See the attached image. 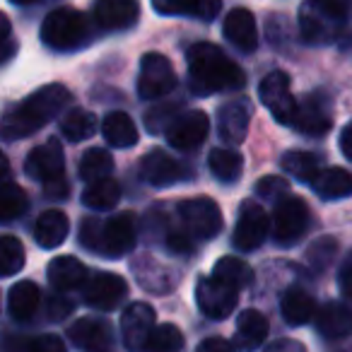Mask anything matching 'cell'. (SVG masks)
I'll return each mask as SVG.
<instances>
[{
  "mask_svg": "<svg viewBox=\"0 0 352 352\" xmlns=\"http://www.w3.org/2000/svg\"><path fill=\"white\" fill-rule=\"evenodd\" d=\"M188 60V87L196 97L241 89L246 85V73L210 41H198L186 51Z\"/></svg>",
  "mask_w": 352,
  "mask_h": 352,
  "instance_id": "obj_1",
  "label": "cell"
},
{
  "mask_svg": "<svg viewBox=\"0 0 352 352\" xmlns=\"http://www.w3.org/2000/svg\"><path fill=\"white\" fill-rule=\"evenodd\" d=\"M73 94L65 85H46L36 89L34 94L25 99L22 104H15L8 109L3 116V138L6 140H22L51 123L65 107L70 104Z\"/></svg>",
  "mask_w": 352,
  "mask_h": 352,
  "instance_id": "obj_2",
  "label": "cell"
},
{
  "mask_svg": "<svg viewBox=\"0 0 352 352\" xmlns=\"http://www.w3.org/2000/svg\"><path fill=\"white\" fill-rule=\"evenodd\" d=\"M80 244L87 251H94L107 258H121L131 254L138 239V227L133 212H116V215L99 220L85 217L80 225Z\"/></svg>",
  "mask_w": 352,
  "mask_h": 352,
  "instance_id": "obj_3",
  "label": "cell"
},
{
  "mask_svg": "<svg viewBox=\"0 0 352 352\" xmlns=\"http://www.w3.org/2000/svg\"><path fill=\"white\" fill-rule=\"evenodd\" d=\"M352 0H304L299 8V34L307 44H333L345 30Z\"/></svg>",
  "mask_w": 352,
  "mask_h": 352,
  "instance_id": "obj_4",
  "label": "cell"
},
{
  "mask_svg": "<svg viewBox=\"0 0 352 352\" xmlns=\"http://www.w3.org/2000/svg\"><path fill=\"white\" fill-rule=\"evenodd\" d=\"M39 36L51 51L70 54V51L85 49L92 41L94 27L85 12L75 8H58L44 17Z\"/></svg>",
  "mask_w": 352,
  "mask_h": 352,
  "instance_id": "obj_5",
  "label": "cell"
},
{
  "mask_svg": "<svg viewBox=\"0 0 352 352\" xmlns=\"http://www.w3.org/2000/svg\"><path fill=\"white\" fill-rule=\"evenodd\" d=\"M176 220L182 232L196 244H206V241L215 239L222 232V210L212 198L198 196L188 198L176 206Z\"/></svg>",
  "mask_w": 352,
  "mask_h": 352,
  "instance_id": "obj_6",
  "label": "cell"
},
{
  "mask_svg": "<svg viewBox=\"0 0 352 352\" xmlns=\"http://www.w3.org/2000/svg\"><path fill=\"white\" fill-rule=\"evenodd\" d=\"M309 227V206L299 196H285L273 208V241L278 246H292Z\"/></svg>",
  "mask_w": 352,
  "mask_h": 352,
  "instance_id": "obj_7",
  "label": "cell"
},
{
  "mask_svg": "<svg viewBox=\"0 0 352 352\" xmlns=\"http://www.w3.org/2000/svg\"><path fill=\"white\" fill-rule=\"evenodd\" d=\"M176 73L171 60L162 54H145L140 58V73H138V97L145 102H157L174 92Z\"/></svg>",
  "mask_w": 352,
  "mask_h": 352,
  "instance_id": "obj_8",
  "label": "cell"
},
{
  "mask_svg": "<svg viewBox=\"0 0 352 352\" xmlns=\"http://www.w3.org/2000/svg\"><path fill=\"white\" fill-rule=\"evenodd\" d=\"M258 97L263 107L275 116V121L283 123V126H292L299 102L292 97V85H289L287 73L273 70V73L265 75L258 85Z\"/></svg>",
  "mask_w": 352,
  "mask_h": 352,
  "instance_id": "obj_9",
  "label": "cell"
},
{
  "mask_svg": "<svg viewBox=\"0 0 352 352\" xmlns=\"http://www.w3.org/2000/svg\"><path fill=\"white\" fill-rule=\"evenodd\" d=\"M236 302H239V289L227 285L225 280L215 278V275H206L198 280L196 304L203 311V316L212 318V321H222L234 311Z\"/></svg>",
  "mask_w": 352,
  "mask_h": 352,
  "instance_id": "obj_10",
  "label": "cell"
},
{
  "mask_svg": "<svg viewBox=\"0 0 352 352\" xmlns=\"http://www.w3.org/2000/svg\"><path fill=\"white\" fill-rule=\"evenodd\" d=\"M270 232V220L268 212L258 206L256 201L246 198L239 206V215H236L234 234H232V244L236 251H256L265 239H268Z\"/></svg>",
  "mask_w": 352,
  "mask_h": 352,
  "instance_id": "obj_11",
  "label": "cell"
},
{
  "mask_svg": "<svg viewBox=\"0 0 352 352\" xmlns=\"http://www.w3.org/2000/svg\"><path fill=\"white\" fill-rule=\"evenodd\" d=\"M292 128L297 133L311 138L326 135L333 128V109H331V97L326 92H311L299 102L297 116H294Z\"/></svg>",
  "mask_w": 352,
  "mask_h": 352,
  "instance_id": "obj_12",
  "label": "cell"
},
{
  "mask_svg": "<svg viewBox=\"0 0 352 352\" xmlns=\"http://www.w3.org/2000/svg\"><path fill=\"white\" fill-rule=\"evenodd\" d=\"M126 294H128L126 280L116 273H107V270H99V273L89 275V280L82 287L85 304L97 309V311H111V309H116L126 299Z\"/></svg>",
  "mask_w": 352,
  "mask_h": 352,
  "instance_id": "obj_13",
  "label": "cell"
},
{
  "mask_svg": "<svg viewBox=\"0 0 352 352\" xmlns=\"http://www.w3.org/2000/svg\"><path fill=\"white\" fill-rule=\"evenodd\" d=\"M157 311L147 302H133L121 314V338L128 350H145L147 340L155 333Z\"/></svg>",
  "mask_w": 352,
  "mask_h": 352,
  "instance_id": "obj_14",
  "label": "cell"
},
{
  "mask_svg": "<svg viewBox=\"0 0 352 352\" xmlns=\"http://www.w3.org/2000/svg\"><path fill=\"white\" fill-rule=\"evenodd\" d=\"M188 174H191L188 166L184 164L182 160H176V157H171L169 152H164V150L147 152L140 162L142 182L150 184V186H155V188L174 186V184L188 179Z\"/></svg>",
  "mask_w": 352,
  "mask_h": 352,
  "instance_id": "obj_15",
  "label": "cell"
},
{
  "mask_svg": "<svg viewBox=\"0 0 352 352\" xmlns=\"http://www.w3.org/2000/svg\"><path fill=\"white\" fill-rule=\"evenodd\" d=\"M210 133V118H208L206 111L196 109V111H186L179 113L176 121L166 128V142H169L174 150H196L198 145H203V140Z\"/></svg>",
  "mask_w": 352,
  "mask_h": 352,
  "instance_id": "obj_16",
  "label": "cell"
},
{
  "mask_svg": "<svg viewBox=\"0 0 352 352\" xmlns=\"http://www.w3.org/2000/svg\"><path fill=\"white\" fill-rule=\"evenodd\" d=\"M63 171H65V157H63V145L58 142V138H49L46 142H41L25 160V174L39 184L65 176Z\"/></svg>",
  "mask_w": 352,
  "mask_h": 352,
  "instance_id": "obj_17",
  "label": "cell"
},
{
  "mask_svg": "<svg viewBox=\"0 0 352 352\" xmlns=\"http://www.w3.org/2000/svg\"><path fill=\"white\" fill-rule=\"evenodd\" d=\"M251 102L249 99H234L217 109V135L227 145H241L246 140L251 123Z\"/></svg>",
  "mask_w": 352,
  "mask_h": 352,
  "instance_id": "obj_18",
  "label": "cell"
},
{
  "mask_svg": "<svg viewBox=\"0 0 352 352\" xmlns=\"http://www.w3.org/2000/svg\"><path fill=\"white\" fill-rule=\"evenodd\" d=\"M68 338L82 352H107L113 342V328L104 318L82 316L68 328Z\"/></svg>",
  "mask_w": 352,
  "mask_h": 352,
  "instance_id": "obj_19",
  "label": "cell"
},
{
  "mask_svg": "<svg viewBox=\"0 0 352 352\" xmlns=\"http://www.w3.org/2000/svg\"><path fill=\"white\" fill-rule=\"evenodd\" d=\"M131 270L140 283V287L150 289L152 294H166L179 285V273L169 265L160 263L157 258H152L150 254L138 256L131 263Z\"/></svg>",
  "mask_w": 352,
  "mask_h": 352,
  "instance_id": "obj_20",
  "label": "cell"
},
{
  "mask_svg": "<svg viewBox=\"0 0 352 352\" xmlns=\"http://www.w3.org/2000/svg\"><path fill=\"white\" fill-rule=\"evenodd\" d=\"M94 17H97V27L104 32L131 30L140 17V3L138 0H97Z\"/></svg>",
  "mask_w": 352,
  "mask_h": 352,
  "instance_id": "obj_21",
  "label": "cell"
},
{
  "mask_svg": "<svg viewBox=\"0 0 352 352\" xmlns=\"http://www.w3.org/2000/svg\"><path fill=\"white\" fill-rule=\"evenodd\" d=\"M225 39L241 54H254L258 49V30H256V17L246 8H234L225 17L222 25Z\"/></svg>",
  "mask_w": 352,
  "mask_h": 352,
  "instance_id": "obj_22",
  "label": "cell"
},
{
  "mask_svg": "<svg viewBox=\"0 0 352 352\" xmlns=\"http://www.w3.org/2000/svg\"><path fill=\"white\" fill-rule=\"evenodd\" d=\"M46 278H49L51 287L58 292H70V289L85 287V283L89 280V270L82 261H78L75 256H58L49 263L46 268Z\"/></svg>",
  "mask_w": 352,
  "mask_h": 352,
  "instance_id": "obj_23",
  "label": "cell"
},
{
  "mask_svg": "<svg viewBox=\"0 0 352 352\" xmlns=\"http://www.w3.org/2000/svg\"><path fill=\"white\" fill-rule=\"evenodd\" d=\"M316 331L328 340H338L352 333V307H347L345 302H328L318 309L316 318Z\"/></svg>",
  "mask_w": 352,
  "mask_h": 352,
  "instance_id": "obj_24",
  "label": "cell"
},
{
  "mask_svg": "<svg viewBox=\"0 0 352 352\" xmlns=\"http://www.w3.org/2000/svg\"><path fill=\"white\" fill-rule=\"evenodd\" d=\"M280 314L289 326H304V323L316 318L318 309L311 294L299 285H294V287L285 289L283 297H280Z\"/></svg>",
  "mask_w": 352,
  "mask_h": 352,
  "instance_id": "obj_25",
  "label": "cell"
},
{
  "mask_svg": "<svg viewBox=\"0 0 352 352\" xmlns=\"http://www.w3.org/2000/svg\"><path fill=\"white\" fill-rule=\"evenodd\" d=\"M268 338V318L258 309H246L236 316V336L234 345L236 350H258Z\"/></svg>",
  "mask_w": 352,
  "mask_h": 352,
  "instance_id": "obj_26",
  "label": "cell"
},
{
  "mask_svg": "<svg viewBox=\"0 0 352 352\" xmlns=\"http://www.w3.org/2000/svg\"><path fill=\"white\" fill-rule=\"evenodd\" d=\"M41 307V289L32 280H20L8 292V311L15 321L25 323L36 316Z\"/></svg>",
  "mask_w": 352,
  "mask_h": 352,
  "instance_id": "obj_27",
  "label": "cell"
},
{
  "mask_svg": "<svg viewBox=\"0 0 352 352\" xmlns=\"http://www.w3.org/2000/svg\"><path fill=\"white\" fill-rule=\"evenodd\" d=\"M155 12L166 17H196V20H212L222 8V0H152Z\"/></svg>",
  "mask_w": 352,
  "mask_h": 352,
  "instance_id": "obj_28",
  "label": "cell"
},
{
  "mask_svg": "<svg viewBox=\"0 0 352 352\" xmlns=\"http://www.w3.org/2000/svg\"><path fill=\"white\" fill-rule=\"evenodd\" d=\"M70 232V220L63 210H46L34 222V239L41 249H58Z\"/></svg>",
  "mask_w": 352,
  "mask_h": 352,
  "instance_id": "obj_29",
  "label": "cell"
},
{
  "mask_svg": "<svg viewBox=\"0 0 352 352\" xmlns=\"http://www.w3.org/2000/svg\"><path fill=\"white\" fill-rule=\"evenodd\" d=\"M311 188L321 201H340L352 196V174L342 166H328L318 171Z\"/></svg>",
  "mask_w": 352,
  "mask_h": 352,
  "instance_id": "obj_30",
  "label": "cell"
},
{
  "mask_svg": "<svg viewBox=\"0 0 352 352\" xmlns=\"http://www.w3.org/2000/svg\"><path fill=\"white\" fill-rule=\"evenodd\" d=\"M102 135L116 150H128L138 142V128L126 111H111L102 121Z\"/></svg>",
  "mask_w": 352,
  "mask_h": 352,
  "instance_id": "obj_31",
  "label": "cell"
},
{
  "mask_svg": "<svg viewBox=\"0 0 352 352\" xmlns=\"http://www.w3.org/2000/svg\"><path fill=\"white\" fill-rule=\"evenodd\" d=\"M208 169L220 184H236L244 174V157L232 147H215L208 155Z\"/></svg>",
  "mask_w": 352,
  "mask_h": 352,
  "instance_id": "obj_32",
  "label": "cell"
},
{
  "mask_svg": "<svg viewBox=\"0 0 352 352\" xmlns=\"http://www.w3.org/2000/svg\"><path fill=\"white\" fill-rule=\"evenodd\" d=\"M118 201H121V186L113 182L111 176L87 184V188L82 191V206L94 212L113 210L118 206Z\"/></svg>",
  "mask_w": 352,
  "mask_h": 352,
  "instance_id": "obj_33",
  "label": "cell"
},
{
  "mask_svg": "<svg viewBox=\"0 0 352 352\" xmlns=\"http://www.w3.org/2000/svg\"><path fill=\"white\" fill-rule=\"evenodd\" d=\"M58 131L65 140L70 142H82L97 133V116L87 109H70L60 116Z\"/></svg>",
  "mask_w": 352,
  "mask_h": 352,
  "instance_id": "obj_34",
  "label": "cell"
},
{
  "mask_svg": "<svg viewBox=\"0 0 352 352\" xmlns=\"http://www.w3.org/2000/svg\"><path fill=\"white\" fill-rule=\"evenodd\" d=\"M111 171H113V157L109 155L107 150H102V147H89V150L80 157L78 174L82 182L92 184V182H97V179H107Z\"/></svg>",
  "mask_w": 352,
  "mask_h": 352,
  "instance_id": "obj_35",
  "label": "cell"
},
{
  "mask_svg": "<svg viewBox=\"0 0 352 352\" xmlns=\"http://www.w3.org/2000/svg\"><path fill=\"white\" fill-rule=\"evenodd\" d=\"M30 210V198L27 191L15 182H6L0 188V220L15 222Z\"/></svg>",
  "mask_w": 352,
  "mask_h": 352,
  "instance_id": "obj_36",
  "label": "cell"
},
{
  "mask_svg": "<svg viewBox=\"0 0 352 352\" xmlns=\"http://www.w3.org/2000/svg\"><path fill=\"white\" fill-rule=\"evenodd\" d=\"M212 275L225 280L227 285H232V287H236V289H244L254 283V270H251V265L244 263L241 258H236V256H222L215 263V268H212Z\"/></svg>",
  "mask_w": 352,
  "mask_h": 352,
  "instance_id": "obj_37",
  "label": "cell"
},
{
  "mask_svg": "<svg viewBox=\"0 0 352 352\" xmlns=\"http://www.w3.org/2000/svg\"><path fill=\"white\" fill-rule=\"evenodd\" d=\"M280 164H283L285 174L294 176V179H297V182H302V184H311L314 179L318 176V171H321L318 157L311 155V152H302V150L287 152Z\"/></svg>",
  "mask_w": 352,
  "mask_h": 352,
  "instance_id": "obj_38",
  "label": "cell"
},
{
  "mask_svg": "<svg viewBox=\"0 0 352 352\" xmlns=\"http://www.w3.org/2000/svg\"><path fill=\"white\" fill-rule=\"evenodd\" d=\"M184 333L174 323H162L147 340L145 352H182L184 350Z\"/></svg>",
  "mask_w": 352,
  "mask_h": 352,
  "instance_id": "obj_39",
  "label": "cell"
},
{
  "mask_svg": "<svg viewBox=\"0 0 352 352\" xmlns=\"http://www.w3.org/2000/svg\"><path fill=\"white\" fill-rule=\"evenodd\" d=\"M338 251H340L338 239H333V236H318V239L311 241V244H309V249H307L309 268H311L314 273H321V270H326L328 265L336 261Z\"/></svg>",
  "mask_w": 352,
  "mask_h": 352,
  "instance_id": "obj_40",
  "label": "cell"
},
{
  "mask_svg": "<svg viewBox=\"0 0 352 352\" xmlns=\"http://www.w3.org/2000/svg\"><path fill=\"white\" fill-rule=\"evenodd\" d=\"M25 265V246L17 236L3 234L0 239V273L10 278V275L20 273V268Z\"/></svg>",
  "mask_w": 352,
  "mask_h": 352,
  "instance_id": "obj_41",
  "label": "cell"
},
{
  "mask_svg": "<svg viewBox=\"0 0 352 352\" xmlns=\"http://www.w3.org/2000/svg\"><path fill=\"white\" fill-rule=\"evenodd\" d=\"M184 104L182 102H166V104H155V109L145 113V128L147 133L157 135V133H166V128L176 121V116L182 113Z\"/></svg>",
  "mask_w": 352,
  "mask_h": 352,
  "instance_id": "obj_42",
  "label": "cell"
},
{
  "mask_svg": "<svg viewBox=\"0 0 352 352\" xmlns=\"http://www.w3.org/2000/svg\"><path fill=\"white\" fill-rule=\"evenodd\" d=\"M256 196H261L263 201H283L285 196H289V182L283 176H263L256 182Z\"/></svg>",
  "mask_w": 352,
  "mask_h": 352,
  "instance_id": "obj_43",
  "label": "cell"
},
{
  "mask_svg": "<svg viewBox=\"0 0 352 352\" xmlns=\"http://www.w3.org/2000/svg\"><path fill=\"white\" fill-rule=\"evenodd\" d=\"M17 352H68L65 350V342L60 340L54 333H46V336H36L30 340L17 342Z\"/></svg>",
  "mask_w": 352,
  "mask_h": 352,
  "instance_id": "obj_44",
  "label": "cell"
},
{
  "mask_svg": "<svg viewBox=\"0 0 352 352\" xmlns=\"http://www.w3.org/2000/svg\"><path fill=\"white\" fill-rule=\"evenodd\" d=\"M41 188H44V196L46 198H68V193H70V184H68V179L65 176H58V179H51V182H46V184H41Z\"/></svg>",
  "mask_w": 352,
  "mask_h": 352,
  "instance_id": "obj_45",
  "label": "cell"
},
{
  "mask_svg": "<svg viewBox=\"0 0 352 352\" xmlns=\"http://www.w3.org/2000/svg\"><path fill=\"white\" fill-rule=\"evenodd\" d=\"M263 352H307L304 342L294 340V338H278L270 345H265Z\"/></svg>",
  "mask_w": 352,
  "mask_h": 352,
  "instance_id": "obj_46",
  "label": "cell"
},
{
  "mask_svg": "<svg viewBox=\"0 0 352 352\" xmlns=\"http://www.w3.org/2000/svg\"><path fill=\"white\" fill-rule=\"evenodd\" d=\"M196 352H236V345H232L225 338H208L196 347Z\"/></svg>",
  "mask_w": 352,
  "mask_h": 352,
  "instance_id": "obj_47",
  "label": "cell"
},
{
  "mask_svg": "<svg viewBox=\"0 0 352 352\" xmlns=\"http://www.w3.org/2000/svg\"><path fill=\"white\" fill-rule=\"evenodd\" d=\"M70 309H73V304H70V302H63V299L54 297L49 302V318H51V321H60V318L68 316Z\"/></svg>",
  "mask_w": 352,
  "mask_h": 352,
  "instance_id": "obj_48",
  "label": "cell"
},
{
  "mask_svg": "<svg viewBox=\"0 0 352 352\" xmlns=\"http://www.w3.org/2000/svg\"><path fill=\"white\" fill-rule=\"evenodd\" d=\"M338 283H340V289L352 299V254L350 258L345 261V265L340 268V275H338Z\"/></svg>",
  "mask_w": 352,
  "mask_h": 352,
  "instance_id": "obj_49",
  "label": "cell"
},
{
  "mask_svg": "<svg viewBox=\"0 0 352 352\" xmlns=\"http://www.w3.org/2000/svg\"><path fill=\"white\" fill-rule=\"evenodd\" d=\"M338 145H340L342 155H345L347 160H352V121L340 131V140H338Z\"/></svg>",
  "mask_w": 352,
  "mask_h": 352,
  "instance_id": "obj_50",
  "label": "cell"
},
{
  "mask_svg": "<svg viewBox=\"0 0 352 352\" xmlns=\"http://www.w3.org/2000/svg\"><path fill=\"white\" fill-rule=\"evenodd\" d=\"M10 3H15V6H32L36 0H10Z\"/></svg>",
  "mask_w": 352,
  "mask_h": 352,
  "instance_id": "obj_51",
  "label": "cell"
},
{
  "mask_svg": "<svg viewBox=\"0 0 352 352\" xmlns=\"http://www.w3.org/2000/svg\"><path fill=\"white\" fill-rule=\"evenodd\" d=\"M342 352H352V347H350V350H342Z\"/></svg>",
  "mask_w": 352,
  "mask_h": 352,
  "instance_id": "obj_52",
  "label": "cell"
}]
</instances>
